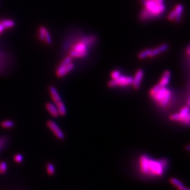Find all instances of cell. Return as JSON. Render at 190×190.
<instances>
[{
	"label": "cell",
	"instance_id": "3957f363",
	"mask_svg": "<svg viewBox=\"0 0 190 190\" xmlns=\"http://www.w3.org/2000/svg\"><path fill=\"white\" fill-rule=\"evenodd\" d=\"M149 95L161 107H164L169 103L172 93L170 89L161 86L158 83L149 90Z\"/></svg>",
	"mask_w": 190,
	"mask_h": 190
},
{
	"label": "cell",
	"instance_id": "277c9868",
	"mask_svg": "<svg viewBox=\"0 0 190 190\" xmlns=\"http://www.w3.org/2000/svg\"><path fill=\"white\" fill-rule=\"evenodd\" d=\"M72 60L73 58L69 56H66L63 60L57 69L56 74L57 76L62 77L73 69L74 66Z\"/></svg>",
	"mask_w": 190,
	"mask_h": 190
},
{
	"label": "cell",
	"instance_id": "9c48e42d",
	"mask_svg": "<svg viewBox=\"0 0 190 190\" xmlns=\"http://www.w3.org/2000/svg\"><path fill=\"white\" fill-rule=\"evenodd\" d=\"M49 89V92L51 95V97L53 102L55 103V104H57L59 102L62 101L61 98L60 96L59 95V93H58L57 89L53 86H50Z\"/></svg>",
	"mask_w": 190,
	"mask_h": 190
},
{
	"label": "cell",
	"instance_id": "52a82bcc",
	"mask_svg": "<svg viewBox=\"0 0 190 190\" xmlns=\"http://www.w3.org/2000/svg\"><path fill=\"white\" fill-rule=\"evenodd\" d=\"M47 125L51 130V131H53L55 136L59 139H63L65 138L64 133L55 122L52 120H48L47 122Z\"/></svg>",
	"mask_w": 190,
	"mask_h": 190
},
{
	"label": "cell",
	"instance_id": "30bf717a",
	"mask_svg": "<svg viewBox=\"0 0 190 190\" xmlns=\"http://www.w3.org/2000/svg\"><path fill=\"white\" fill-rule=\"evenodd\" d=\"M168 48V45L167 44H163L160 45V46L154 49H151L148 57H152L155 56H157V54L166 51Z\"/></svg>",
	"mask_w": 190,
	"mask_h": 190
},
{
	"label": "cell",
	"instance_id": "7c38bea8",
	"mask_svg": "<svg viewBox=\"0 0 190 190\" xmlns=\"http://www.w3.org/2000/svg\"><path fill=\"white\" fill-rule=\"evenodd\" d=\"M46 108L49 111V112L50 114L51 115H52L54 117H58L59 113H58L57 107L53 104H52L51 102L46 103Z\"/></svg>",
	"mask_w": 190,
	"mask_h": 190
},
{
	"label": "cell",
	"instance_id": "8fae6325",
	"mask_svg": "<svg viewBox=\"0 0 190 190\" xmlns=\"http://www.w3.org/2000/svg\"><path fill=\"white\" fill-rule=\"evenodd\" d=\"M170 75H171V73L169 70H165L163 73V75L159 81V84L162 87H165L167 85V84L169 83L170 78Z\"/></svg>",
	"mask_w": 190,
	"mask_h": 190
},
{
	"label": "cell",
	"instance_id": "5b68a950",
	"mask_svg": "<svg viewBox=\"0 0 190 190\" xmlns=\"http://www.w3.org/2000/svg\"><path fill=\"white\" fill-rule=\"evenodd\" d=\"M169 118L172 121H178L188 126L189 125V120H190L189 107L188 106L183 107L181 109L179 113L174 114L170 115Z\"/></svg>",
	"mask_w": 190,
	"mask_h": 190
},
{
	"label": "cell",
	"instance_id": "4316f807",
	"mask_svg": "<svg viewBox=\"0 0 190 190\" xmlns=\"http://www.w3.org/2000/svg\"><path fill=\"white\" fill-rule=\"evenodd\" d=\"M4 29H5V28L3 27V25L1 23H0V33L1 32H2L4 30Z\"/></svg>",
	"mask_w": 190,
	"mask_h": 190
},
{
	"label": "cell",
	"instance_id": "484cf974",
	"mask_svg": "<svg viewBox=\"0 0 190 190\" xmlns=\"http://www.w3.org/2000/svg\"><path fill=\"white\" fill-rule=\"evenodd\" d=\"M178 190H189V189L188 188H186L184 186L181 187V188H177Z\"/></svg>",
	"mask_w": 190,
	"mask_h": 190
},
{
	"label": "cell",
	"instance_id": "d4e9b609",
	"mask_svg": "<svg viewBox=\"0 0 190 190\" xmlns=\"http://www.w3.org/2000/svg\"><path fill=\"white\" fill-rule=\"evenodd\" d=\"M5 141H6V139H5L4 138H0V147L4 144V143L5 142Z\"/></svg>",
	"mask_w": 190,
	"mask_h": 190
},
{
	"label": "cell",
	"instance_id": "603a6c76",
	"mask_svg": "<svg viewBox=\"0 0 190 190\" xmlns=\"http://www.w3.org/2000/svg\"><path fill=\"white\" fill-rule=\"evenodd\" d=\"M120 75H120L119 72V71H117V70L113 71V72L111 73V76L112 79H114V80L117 78Z\"/></svg>",
	"mask_w": 190,
	"mask_h": 190
},
{
	"label": "cell",
	"instance_id": "cb8c5ba5",
	"mask_svg": "<svg viewBox=\"0 0 190 190\" xmlns=\"http://www.w3.org/2000/svg\"><path fill=\"white\" fill-rule=\"evenodd\" d=\"M23 159V157H22V155L21 154H16L15 156H14V160L16 162H22Z\"/></svg>",
	"mask_w": 190,
	"mask_h": 190
},
{
	"label": "cell",
	"instance_id": "7402d4cb",
	"mask_svg": "<svg viewBox=\"0 0 190 190\" xmlns=\"http://www.w3.org/2000/svg\"><path fill=\"white\" fill-rule=\"evenodd\" d=\"M7 168V165L5 162H1L0 163V173H3L6 171Z\"/></svg>",
	"mask_w": 190,
	"mask_h": 190
},
{
	"label": "cell",
	"instance_id": "d6986e66",
	"mask_svg": "<svg viewBox=\"0 0 190 190\" xmlns=\"http://www.w3.org/2000/svg\"><path fill=\"white\" fill-rule=\"evenodd\" d=\"M1 125L2 127L6 128H11L14 126V122L11 120H4L1 123Z\"/></svg>",
	"mask_w": 190,
	"mask_h": 190
},
{
	"label": "cell",
	"instance_id": "4fadbf2b",
	"mask_svg": "<svg viewBox=\"0 0 190 190\" xmlns=\"http://www.w3.org/2000/svg\"><path fill=\"white\" fill-rule=\"evenodd\" d=\"M173 10L175 12V17L174 19V21L176 22H179L180 21L181 15L183 10V7L181 4H177L175 8L173 9Z\"/></svg>",
	"mask_w": 190,
	"mask_h": 190
},
{
	"label": "cell",
	"instance_id": "ba28073f",
	"mask_svg": "<svg viewBox=\"0 0 190 190\" xmlns=\"http://www.w3.org/2000/svg\"><path fill=\"white\" fill-rule=\"evenodd\" d=\"M143 70L141 68L138 69L135 75V77L133 78V81H132V85L133 88L135 89H138L140 86V83L141 82V80L143 78Z\"/></svg>",
	"mask_w": 190,
	"mask_h": 190
},
{
	"label": "cell",
	"instance_id": "f1b7e54d",
	"mask_svg": "<svg viewBox=\"0 0 190 190\" xmlns=\"http://www.w3.org/2000/svg\"><path fill=\"white\" fill-rule=\"evenodd\" d=\"M187 150H188V151H189V145L187 146Z\"/></svg>",
	"mask_w": 190,
	"mask_h": 190
},
{
	"label": "cell",
	"instance_id": "e0dca14e",
	"mask_svg": "<svg viewBox=\"0 0 190 190\" xmlns=\"http://www.w3.org/2000/svg\"><path fill=\"white\" fill-rule=\"evenodd\" d=\"M151 49H145L143 51H141L140 53H138V57L140 59H144V58L148 57L149 55V53L151 52Z\"/></svg>",
	"mask_w": 190,
	"mask_h": 190
},
{
	"label": "cell",
	"instance_id": "7a4b0ae2",
	"mask_svg": "<svg viewBox=\"0 0 190 190\" xmlns=\"http://www.w3.org/2000/svg\"><path fill=\"white\" fill-rule=\"evenodd\" d=\"M166 160L162 159L156 161L149 159L147 156L143 155L140 157V163L141 170L144 174H151L153 175L160 176L163 174V168L165 163H167Z\"/></svg>",
	"mask_w": 190,
	"mask_h": 190
},
{
	"label": "cell",
	"instance_id": "6da1fadb",
	"mask_svg": "<svg viewBox=\"0 0 190 190\" xmlns=\"http://www.w3.org/2000/svg\"><path fill=\"white\" fill-rule=\"evenodd\" d=\"M144 8L141 12L140 17L146 20L161 15L165 9L164 0H143Z\"/></svg>",
	"mask_w": 190,
	"mask_h": 190
},
{
	"label": "cell",
	"instance_id": "9a60e30c",
	"mask_svg": "<svg viewBox=\"0 0 190 190\" xmlns=\"http://www.w3.org/2000/svg\"><path fill=\"white\" fill-rule=\"evenodd\" d=\"M56 106L57 107L58 113H59V115H61V116H64L66 115V107L63 104V102L61 101L60 102H59L58 104H56Z\"/></svg>",
	"mask_w": 190,
	"mask_h": 190
},
{
	"label": "cell",
	"instance_id": "ffe728a7",
	"mask_svg": "<svg viewBox=\"0 0 190 190\" xmlns=\"http://www.w3.org/2000/svg\"><path fill=\"white\" fill-rule=\"evenodd\" d=\"M46 28L43 26H41L38 31V38L41 41H44V33Z\"/></svg>",
	"mask_w": 190,
	"mask_h": 190
},
{
	"label": "cell",
	"instance_id": "5bb4252c",
	"mask_svg": "<svg viewBox=\"0 0 190 190\" xmlns=\"http://www.w3.org/2000/svg\"><path fill=\"white\" fill-rule=\"evenodd\" d=\"M0 23H1L5 28H12L15 26L14 21L10 19H2L0 20Z\"/></svg>",
	"mask_w": 190,
	"mask_h": 190
},
{
	"label": "cell",
	"instance_id": "ac0fdd59",
	"mask_svg": "<svg viewBox=\"0 0 190 190\" xmlns=\"http://www.w3.org/2000/svg\"><path fill=\"white\" fill-rule=\"evenodd\" d=\"M44 42L47 44H51L52 43V40L50 36V35L49 31L46 28L45 33H44Z\"/></svg>",
	"mask_w": 190,
	"mask_h": 190
},
{
	"label": "cell",
	"instance_id": "8992f818",
	"mask_svg": "<svg viewBox=\"0 0 190 190\" xmlns=\"http://www.w3.org/2000/svg\"><path fill=\"white\" fill-rule=\"evenodd\" d=\"M133 78L130 76H126L124 75H120L116 79H113L108 83V86L109 87L113 88L116 86H125L129 85L132 83Z\"/></svg>",
	"mask_w": 190,
	"mask_h": 190
},
{
	"label": "cell",
	"instance_id": "2e32d148",
	"mask_svg": "<svg viewBox=\"0 0 190 190\" xmlns=\"http://www.w3.org/2000/svg\"><path fill=\"white\" fill-rule=\"evenodd\" d=\"M169 181L170 183L173 184L174 186L176 187L177 188H181L182 186H183V184L181 181H180V180H178V179H176V178H170V180H169Z\"/></svg>",
	"mask_w": 190,
	"mask_h": 190
},
{
	"label": "cell",
	"instance_id": "44dd1931",
	"mask_svg": "<svg viewBox=\"0 0 190 190\" xmlns=\"http://www.w3.org/2000/svg\"><path fill=\"white\" fill-rule=\"evenodd\" d=\"M47 171L50 175H53L54 174L55 168L52 163H48L47 164Z\"/></svg>",
	"mask_w": 190,
	"mask_h": 190
},
{
	"label": "cell",
	"instance_id": "83f0119b",
	"mask_svg": "<svg viewBox=\"0 0 190 190\" xmlns=\"http://www.w3.org/2000/svg\"><path fill=\"white\" fill-rule=\"evenodd\" d=\"M187 52H188V55L189 56V46H188L187 48Z\"/></svg>",
	"mask_w": 190,
	"mask_h": 190
}]
</instances>
